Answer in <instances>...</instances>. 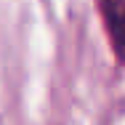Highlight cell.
Returning a JSON list of instances; mask_svg holds the SVG:
<instances>
[{"label": "cell", "mask_w": 125, "mask_h": 125, "mask_svg": "<svg viewBox=\"0 0 125 125\" xmlns=\"http://www.w3.org/2000/svg\"><path fill=\"white\" fill-rule=\"evenodd\" d=\"M99 5L106 32L112 37V48L117 59L125 64V0H99Z\"/></svg>", "instance_id": "1"}]
</instances>
